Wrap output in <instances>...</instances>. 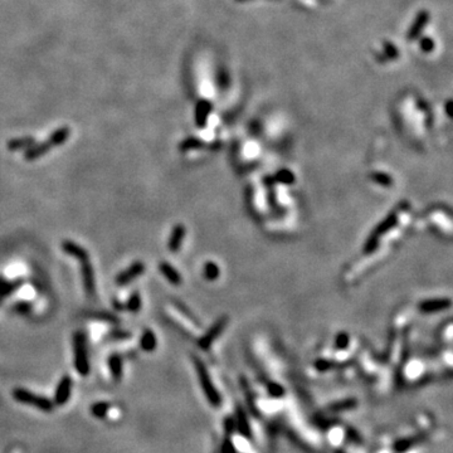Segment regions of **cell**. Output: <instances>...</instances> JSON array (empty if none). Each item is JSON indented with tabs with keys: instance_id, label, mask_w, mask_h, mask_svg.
<instances>
[{
	"instance_id": "cell-11",
	"label": "cell",
	"mask_w": 453,
	"mask_h": 453,
	"mask_svg": "<svg viewBox=\"0 0 453 453\" xmlns=\"http://www.w3.org/2000/svg\"><path fill=\"white\" fill-rule=\"evenodd\" d=\"M185 237V226H182V224H178V226H174L173 232L170 234L169 237V242H167V247L171 252H178L179 248L182 247L183 241H184Z\"/></svg>"
},
{
	"instance_id": "cell-9",
	"label": "cell",
	"mask_w": 453,
	"mask_h": 453,
	"mask_svg": "<svg viewBox=\"0 0 453 453\" xmlns=\"http://www.w3.org/2000/svg\"><path fill=\"white\" fill-rule=\"evenodd\" d=\"M451 306L450 298H434V300H427L419 305L420 311L423 312H437V311L444 310Z\"/></svg>"
},
{
	"instance_id": "cell-3",
	"label": "cell",
	"mask_w": 453,
	"mask_h": 453,
	"mask_svg": "<svg viewBox=\"0 0 453 453\" xmlns=\"http://www.w3.org/2000/svg\"><path fill=\"white\" fill-rule=\"evenodd\" d=\"M13 396L15 400H18L19 403L27 404V406L36 407V408L41 409L43 412H51L53 411L54 403L45 398V396H41L34 394L33 391H29L27 389H21L18 388L13 391Z\"/></svg>"
},
{
	"instance_id": "cell-18",
	"label": "cell",
	"mask_w": 453,
	"mask_h": 453,
	"mask_svg": "<svg viewBox=\"0 0 453 453\" xmlns=\"http://www.w3.org/2000/svg\"><path fill=\"white\" fill-rule=\"evenodd\" d=\"M21 285H23V280H15L12 281V282L4 283L3 286L0 287V304H1L8 296L14 293Z\"/></svg>"
},
{
	"instance_id": "cell-29",
	"label": "cell",
	"mask_w": 453,
	"mask_h": 453,
	"mask_svg": "<svg viewBox=\"0 0 453 453\" xmlns=\"http://www.w3.org/2000/svg\"><path fill=\"white\" fill-rule=\"evenodd\" d=\"M349 335L345 334V332H341V334L337 335L336 337V348L340 350L346 349L348 345H349Z\"/></svg>"
},
{
	"instance_id": "cell-22",
	"label": "cell",
	"mask_w": 453,
	"mask_h": 453,
	"mask_svg": "<svg viewBox=\"0 0 453 453\" xmlns=\"http://www.w3.org/2000/svg\"><path fill=\"white\" fill-rule=\"evenodd\" d=\"M237 426H238L239 431L242 432V434L247 435L249 437L250 435V430H249V424L247 422V418H246L245 412L242 411V409H238V419H237Z\"/></svg>"
},
{
	"instance_id": "cell-28",
	"label": "cell",
	"mask_w": 453,
	"mask_h": 453,
	"mask_svg": "<svg viewBox=\"0 0 453 453\" xmlns=\"http://www.w3.org/2000/svg\"><path fill=\"white\" fill-rule=\"evenodd\" d=\"M371 179H374V182L378 183L380 185H384V186H389L391 184V178L387 174H382V173H375L371 175Z\"/></svg>"
},
{
	"instance_id": "cell-19",
	"label": "cell",
	"mask_w": 453,
	"mask_h": 453,
	"mask_svg": "<svg viewBox=\"0 0 453 453\" xmlns=\"http://www.w3.org/2000/svg\"><path fill=\"white\" fill-rule=\"evenodd\" d=\"M209 104L206 102H200L199 104L197 106V112H195V119H197V125L199 127L206 125V116H208L209 113Z\"/></svg>"
},
{
	"instance_id": "cell-26",
	"label": "cell",
	"mask_w": 453,
	"mask_h": 453,
	"mask_svg": "<svg viewBox=\"0 0 453 453\" xmlns=\"http://www.w3.org/2000/svg\"><path fill=\"white\" fill-rule=\"evenodd\" d=\"M90 316L96 317V319L104 320V321H111V322H117V317L112 315L111 312H106V311H93L90 313Z\"/></svg>"
},
{
	"instance_id": "cell-10",
	"label": "cell",
	"mask_w": 453,
	"mask_h": 453,
	"mask_svg": "<svg viewBox=\"0 0 453 453\" xmlns=\"http://www.w3.org/2000/svg\"><path fill=\"white\" fill-rule=\"evenodd\" d=\"M62 248L67 254H69V256H72V257H75V258H77V260L81 261V262L90 260V257H88L87 250L84 249L83 247L78 246L77 243H75L73 241H64L62 243Z\"/></svg>"
},
{
	"instance_id": "cell-21",
	"label": "cell",
	"mask_w": 453,
	"mask_h": 453,
	"mask_svg": "<svg viewBox=\"0 0 453 453\" xmlns=\"http://www.w3.org/2000/svg\"><path fill=\"white\" fill-rule=\"evenodd\" d=\"M141 302H143V300H141L140 293L134 292L131 296H130V297H128V300H127V302H126L125 307L127 309L128 311H131V312L136 313V312H139V311H140L141 305H143Z\"/></svg>"
},
{
	"instance_id": "cell-33",
	"label": "cell",
	"mask_w": 453,
	"mask_h": 453,
	"mask_svg": "<svg viewBox=\"0 0 453 453\" xmlns=\"http://www.w3.org/2000/svg\"><path fill=\"white\" fill-rule=\"evenodd\" d=\"M226 432H228V434H230V432H232L233 428H234V423H233L232 420H230V419L226 420Z\"/></svg>"
},
{
	"instance_id": "cell-32",
	"label": "cell",
	"mask_w": 453,
	"mask_h": 453,
	"mask_svg": "<svg viewBox=\"0 0 453 453\" xmlns=\"http://www.w3.org/2000/svg\"><path fill=\"white\" fill-rule=\"evenodd\" d=\"M110 336L113 339H125V337L130 336V334L126 331H113L112 334H110Z\"/></svg>"
},
{
	"instance_id": "cell-6",
	"label": "cell",
	"mask_w": 453,
	"mask_h": 453,
	"mask_svg": "<svg viewBox=\"0 0 453 453\" xmlns=\"http://www.w3.org/2000/svg\"><path fill=\"white\" fill-rule=\"evenodd\" d=\"M72 387H73V382L72 378L68 375H64L60 380L58 385H57L56 394H54V403L57 406H64L68 402L69 396H71Z\"/></svg>"
},
{
	"instance_id": "cell-8",
	"label": "cell",
	"mask_w": 453,
	"mask_h": 453,
	"mask_svg": "<svg viewBox=\"0 0 453 453\" xmlns=\"http://www.w3.org/2000/svg\"><path fill=\"white\" fill-rule=\"evenodd\" d=\"M226 317H222L221 320H218V321L215 322L214 325H213V328L209 329L208 332H206V334L199 340V346H200V348H202V349H208L209 346L212 345L213 341H214V340L217 339V337L219 336V335H221V332L223 331V329L226 328Z\"/></svg>"
},
{
	"instance_id": "cell-34",
	"label": "cell",
	"mask_w": 453,
	"mask_h": 453,
	"mask_svg": "<svg viewBox=\"0 0 453 453\" xmlns=\"http://www.w3.org/2000/svg\"><path fill=\"white\" fill-rule=\"evenodd\" d=\"M113 307H115L116 310H124V309H126V307L124 306V305L120 304V302L117 301V300H113Z\"/></svg>"
},
{
	"instance_id": "cell-35",
	"label": "cell",
	"mask_w": 453,
	"mask_h": 453,
	"mask_svg": "<svg viewBox=\"0 0 453 453\" xmlns=\"http://www.w3.org/2000/svg\"><path fill=\"white\" fill-rule=\"evenodd\" d=\"M5 282H6V281H5V280H4V278H3V277H0V287H1V286H3V285H4V283H5Z\"/></svg>"
},
{
	"instance_id": "cell-24",
	"label": "cell",
	"mask_w": 453,
	"mask_h": 453,
	"mask_svg": "<svg viewBox=\"0 0 453 453\" xmlns=\"http://www.w3.org/2000/svg\"><path fill=\"white\" fill-rule=\"evenodd\" d=\"M202 145H203L202 141L198 140V139H193V137H191V139H186L185 141H183V143L180 144L179 149L182 150V151H188V150H190V149H197V147H200Z\"/></svg>"
},
{
	"instance_id": "cell-5",
	"label": "cell",
	"mask_w": 453,
	"mask_h": 453,
	"mask_svg": "<svg viewBox=\"0 0 453 453\" xmlns=\"http://www.w3.org/2000/svg\"><path fill=\"white\" fill-rule=\"evenodd\" d=\"M145 271V265L141 261H136L132 263L131 266H128L125 271H123L116 277V285L117 286H126L130 282L137 278L139 276L144 273Z\"/></svg>"
},
{
	"instance_id": "cell-16",
	"label": "cell",
	"mask_w": 453,
	"mask_h": 453,
	"mask_svg": "<svg viewBox=\"0 0 453 453\" xmlns=\"http://www.w3.org/2000/svg\"><path fill=\"white\" fill-rule=\"evenodd\" d=\"M158 345V340H156L155 334L152 330H145L144 334L140 337V348L144 351L150 352L154 351Z\"/></svg>"
},
{
	"instance_id": "cell-25",
	"label": "cell",
	"mask_w": 453,
	"mask_h": 453,
	"mask_svg": "<svg viewBox=\"0 0 453 453\" xmlns=\"http://www.w3.org/2000/svg\"><path fill=\"white\" fill-rule=\"evenodd\" d=\"M30 310H32V305L27 301L17 302V304L13 306V311L19 313V315H28V313L30 312Z\"/></svg>"
},
{
	"instance_id": "cell-14",
	"label": "cell",
	"mask_w": 453,
	"mask_h": 453,
	"mask_svg": "<svg viewBox=\"0 0 453 453\" xmlns=\"http://www.w3.org/2000/svg\"><path fill=\"white\" fill-rule=\"evenodd\" d=\"M108 368L111 370V375L115 380H120V379L123 378V369H124V364H123V358L120 356L119 354H112L108 358Z\"/></svg>"
},
{
	"instance_id": "cell-15",
	"label": "cell",
	"mask_w": 453,
	"mask_h": 453,
	"mask_svg": "<svg viewBox=\"0 0 453 453\" xmlns=\"http://www.w3.org/2000/svg\"><path fill=\"white\" fill-rule=\"evenodd\" d=\"M69 134H71V130H69L68 127L57 128L56 131L49 136V139H48L47 141L49 143V145H51L52 147L61 146V145H63V144L68 140Z\"/></svg>"
},
{
	"instance_id": "cell-13",
	"label": "cell",
	"mask_w": 453,
	"mask_h": 453,
	"mask_svg": "<svg viewBox=\"0 0 453 453\" xmlns=\"http://www.w3.org/2000/svg\"><path fill=\"white\" fill-rule=\"evenodd\" d=\"M159 271L163 273V276H164L171 285L178 286V285L182 283V276H180L179 272L176 271L173 266L169 265L167 262H161L160 265H159Z\"/></svg>"
},
{
	"instance_id": "cell-2",
	"label": "cell",
	"mask_w": 453,
	"mask_h": 453,
	"mask_svg": "<svg viewBox=\"0 0 453 453\" xmlns=\"http://www.w3.org/2000/svg\"><path fill=\"white\" fill-rule=\"evenodd\" d=\"M194 365H195V369H197V374H198V378H199L200 387L203 388L206 399L209 400L210 406L219 407L221 406V395H219L218 391L215 389L214 385H213L212 379H210V376H209V373H208V370H206V365L203 364V361L199 360V359H197V358H194Z\"/></svg>"
},
{
	"instance_id": "cell-17",
	"label": "cell",
	"mask_w": 453,
	"mask_h": 453,
	"mask_svg": "<svg viewBox=\"0 0 453 453\" xmlns=\"http://www.w3.org/2000/svg\"><path fill=\"white\" fill-rule=\"evenodd\" d=\"M33 144H36L34 137H30V136L17 137V139H12V140L8 141L6 147H8L9 150H12V151H15V150L28 149V147L32 146Z\"/></svg>"
},
{
	"instance_id": "cell-23",
	"label": "cell",
	"mask_w": 453,
	"mask_h": 453,
	"mask_svg": "<svg viewBox=\"0 0 453 453\" xmlns=\"http://www.w3.org/2000/svg\"><path fill=\"white\" fill-rule=\"evenodd\" d=\"M219 267L214 262H208L204 266V274L206 277L210 281H214L219 277Z\"/></svg>"
},
{
	"instance_id": "cell-30",
	"label": "cell",
	"mask_w": 453,
	"mask_h": 453,
	"mask_svg": "<svg viewBox=\"0 0 453 453\" xmlns=\"http://www.w3.org/2000/svg\"><path fill=\"white\" fill-rule=\"evenodd\" d=\"M268 391L272 396H282L285 394V389H283L281 385L276 384V383H272L269 384L268 387Z\"/></svg>"
},
{
	"instance_id": "cell-4",
	"label": "cell",
	"mask_w": 453,
	"mask_h": 453,
	"mask_svg": "<svg viewBox=\"0 0 453 453\" xmlns=\"http://www.w3.org/2000/svg\"><path fill=\"white\" fill-rule=\"evenodd\" d=\"M396 223H398V214H396V213H391V214L388 215L384 221L376 226L375 230L370 234L369 238H368L367 243H365V247H364L365 253H371L376 248V246H378L379 237L385 234L388 230H391Z\"/></svg>"
},
{
	"instance_id": "cell-27",
	"label": "cell",
	"mask_w": 453,
	"mask_h": 453,
	"mask_svg": "<svg viewBox=\"0 0 453 453\" xmlns=\"http://www.w3.org/2000/svg\"><path fill=\"white\" fill-rule=\"evenodd\" d=\"M276 179L280 183H285V184H291L295 180V176L292 173H289L288 170H281L280 173L277 174Z\"/></svg>"
},
{
	"instance_id": "cell-31",
	"label": "cell",
	"mask_w": 453,
	"mask_h": 453,
	"mask_svg": "<svg viewBox=\"0 0 453 453\" xmlns=\"http://www.w3.org/2000/svg\"><path fill=\"white\" fill-rule=\"evenodd\" d=\"M222 453H237L236 448L232 444V442L229 439H226V442L223 443V447H222Z\"/></svg>"
},
{
	"instance_id": "cell-1",
	"label": "cell",
	"mask_w": 453,
	"mask_h": 453,
	"mask_svg": "<svg viewBox=\"0 0 453 453\" xmlns=\"http://www.w3.org/2000/svg\"><path fill=\"white\" fill-rule=\"evenodd\" d=\"M73 350H75V368L77 373L87 376L90 373V360L87 354L86 336L82 331H77L73 335Z\"/></svg>"
},
{
	"instance_id": "cell-12",
	"label": "cell",
	"mask_w": 453,
	"mask_h": 453,
	"mask_svg": "<svg viewBox=\"0 0 453 453\" xmlns=\"http://www.w3.org/2000/svg\"><path fill=\"white\" fill-rule=\"evenodd\" d=\"M51 149H52V146L49 145L48 141H45V143H42V144H33L32 146L28 147L27 151L24 152V158H25V160H28V161H33V160H36V159L42 158V156L45 155V154H47V152Z\"/></svg>"
},
{
	"instance_id": "cell-20",
	"label": "cell",
	"mask_w": 453,
	"mask_h": 453,
	"mask_svg": "<svg viewBox=\"0 0 453 453\" xmlns=\"http://www.w3.org/2000/svg\"><path fill=\"white\" fill-rule=\"evenodd\" d=\"M110 409V404L106 402H97L91 406V413L96 418H104L107 415V412Z\"/></svg>"
},
{
	"instance_id": "cell-7",
	"label": "cell",
	"mask_w": 453,
	"mask_h": 453,
	"mask_svg": "<svg viewBox=\"0 0 453 453\" xmlns=\"http://www.w3.org/2000/svg\"><path fill=\"white\" fill-rule=\"evenodd\" d=\"M81 272H82V280H83V287L86 291L87 296L92 297L95 295L96 283H95V273H93V267L91 265L90 260L81 262Z\"/></svg>"
}]
</instances>
